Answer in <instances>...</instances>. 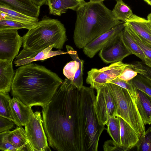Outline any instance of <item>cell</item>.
Returning <instances> with one entry per match:
<instances>
[{"label": "cell", "instance_id": "6da1fadb", "mask_svg": "<svg viewBox=\"0 0 151 151\" xmlns=\"http://www.w3.org/2000/svg\"><path fill=\"white\" fill-rule=\"evenodd\" d=\"M43 125L49 146L59 151H81L79 90L66 78L42 107Z\"/></svg>", "mask_w": 151, "mask_h": 151}, {"label": "cell", "instance_id": "7a4b0ae2", "mask_svg": "<svg viewBox=\"0 0 151 151\" xmlns=\"http://www.w3.org/2000/svg\"><path fill=\"white\" fill-rule=\"evenodd\" d=\"M63 81L45 67L31 63L16 70L12 93L28 106L42 107L50 102Z\"/></svg>", "mask_w": 151, "mask_h": 151}, {"label": "cell", "instance_id": "3957f363", "mask_svg": "<svg viewBox=\"0 0 151 151\" xmlns=\"http://www.w3.org/2000/svg\"><path fill=\"white\" fill-rule=\"evenodd\" d=\"M73 40L77 47L83 48L99 35L123 22L103 2L89 1L76 9Z\"/></svg>", "mask_w": 151, "mask_h": 151}, {"label": "cell", "instance_id": "277c9868", "mask_svg": "<svg viewBox=\"0 0 151 151\" xmlns=\"http://www.w3.org/2000/svg\"><path fill=\"white\" fill-rule=\"evenodd\" d=\"M93 88L83 86L79 90V124L81 151H97L105 126L99 123Z\"/></svg>", "mask_w": 151, "mask_h": 151}, {"label": "cell", "instance_id": "5b68a950", "mask_svg": "<svg viewBox=\"0 0 151 151\" xmlns=\"http://www.w3.org/2000/svg\"><path fill=\"white\" fill-rule=\"evenodd\" d=\"M67 40L64 24L58 19L45 17L24 35L22 46L23 48L37 51L54 45L61 50Z\"/></svg>", "mask_w": 151, "mask_h": 151}, {"label": "cell", "instance_id": "8992f818", "mask_svg": "<svg viewBox=\"0 0 151 151\" xmlns=\"http://www.w3.org/2000/svg\"><path fill=\"white\" fill-rule=\"evenodd\" d=\"M115 100L116 116L127 122L134 130L139 138L145 132V128L132 94L127 89L114 84H105Z\"/></svg>", "mask_w": 151, "mask_h": 151}, {"label": "cell", "instance_id": "52a82bcc", "mask_svg": "<svg viewBox=\"0 0 151 151\" xmlns=\"http://www.w3.org/2000/svg\"><path fill=\"white\" fill-rule=\"evenodd\" d=\"M27 137L33 151L51 150L43 125L41 113L33 112L24 126Z\"/></svg>", "mask_w": 151, "mask_h": 151}, {"label": "cell", "instance_id": "ba28073f", "mask_svg": "<svg viewBox=\"0 0 151 151\" xmlns=\"http://www.w3.org/2000/svg\"><path fill=\"white\" fill-rule=\"evenodd\" d=\"M96 90V112L99 123L100 125L105 126L110 117L116 116V104L113 96L106 84Z\"/></svg>", "mask_w": 151, "mask_h": 151}, {"label": "cell", "instance_id": "9c48e42d", "mask_svg": "<svg viewBox=\"0 0 151 151\" xmlns=\"http://www.w3.org/2000/svg\"><path fill=\"white\" fill-rule=\"evenodd\" d=\"M130 64L122 61L111 63L101 69L92 68L87 72L86 83L96 89L101 86L118 78L124 69Z\"/></svg>", "mask_w": 151, "mask_h": 151}, {"label": "cell", "instance_id": "30bf717a", "mask_svg": "<svg viewBox=\"0 0 151 151\" xmlns=\"http://www.w3.org/2000/svg\"><path fill=\"white\" fill-rule=\"evenodd\" d=\"M14 29H0V60L13 61L22 45V37Z\"/></svg>", "mask_w": 151, "mask_h": 151}, {"label": "cell", "instance_id": "8fae6325", "mask_svg": "<svg viewBox=\"0 0 151 151\" xmlns=\"http://www.w3.org/2000/svg\"><path fill=\"white\" fill-rule=\"evenodd\" d=\"M122 31L100 51L99 56L105 63H112L121 61L132 54L123 41Z\"/></svg>", "mask_w": 151, "mask_h": 151}, {"label": "cell", "instance_id": "7c38bea8", "mask_svg": "<svg viewBox=\"0 0 151 151\" xmlns=\"http://www.w3.org/2000/svg\"><path fill=\"white\" fill-rule=\"evenodd\" d=\"M68 54L73 60L68 63L63 69V73L66 78L78 90L83 86V68L84 61L79 57L77 52L70 46H66Z\"/></svg>", "mask_w": 151, "mask_h": 151}, {"label": "cell", "instance_id": "4fadbf2b", "mask_svg": "<svg viewBox=\"0 0 151 151\" xmlns=\"http://www.w3.org/2000/svg\"><path fill=\"white\" fill-rule=\"evenodd\" d=\"M54 45H50L42 50L33 51L23 48L16 57L14 64L16 67L26 65L33 62L44 60L49 58L59 55L68 53L67 52L58 50L52 51Z\"/></svg>", "mask_w": 151, "mask_h": 151}, {"label": "cell", "instance_id": "5bb4252c", "mask_svg": "<svg viewBox=\"0 0 151 151\" xmlns=\"http://www.w3.org/2000/svg\"><path fill=\"white\" fill-rule=\"evenodd\" d=\"M124 27L125 23L123 22L95 38L83 48L84 54L90 58H93L120 32Z\"/></svg>", "mask_w": 151, "mask_h": 151}, {"label": "cell", "instance_id": "9a60e30c", "mask_svg": "<svg viewBox=\"0 0 151 151\" xmlns=\"http://www.w3.org/2000/svg\"><path fill=\"white\" fill-rule=\"evenodd\" d=\"M0 5L32 17L38 18L40 13V6L31 0H0Z\"/></svg>", "mask_w": 151, "mask_h": 151}, {"label": "cell", "instance_id": "2e32d148", "mask_svg": "<svg viewBox=\"0 0 151 151\" xmlns=\"http://www.w3.org/2000/svg\"><path fill=\"white\" fill-rule=\"evenodd\" d=\"M13 121L17 126H24L33 112L32 107L23 103L18 98L13 97L10 101Z\"/></svg>", "mask_w": 151, "mask_h": 151}, {"label": "cell", "instance_id": "e0dca14e", "mask_svg": "<svg viewBox=\"0 0 151 151\" xmlns=\"http://www.w3.org/2000/svg\"><path fill=\"white\" fill-rule=\"evenodd\" d=\"M121 150H129L136 146L139 138L134 130L125 120L119 117Z\"/></svg>", "mask_w": 151, "mask_h": 151}, {"label": "cell", "instance_id": "ac0fdd59", "mask_svg": "<svg viewBox=\"0 0 151 151\" xmlns=\"http://www.w3.org/2000/svg\"><path fill=\"white\" fill-rule=\"evenodd\" d=\"M138 111L145 124H151V97L138 89L135 88L132 95Z\"/></svg>", "mask_w": 151, "mask_h": 151}, {"label": "cell", "instance_id": "d6986e66", "mask_svg": "<svg viewBox=\"0 0 151 151\" xmlns=\"http://www.w3.org/2000/svg\"><path fill=\"white\" fill-rule=\"evenodd\" d=\"M13 61L0 60V92L8 93L11 90L15 73Z\"/></svg>", "mask_w": 151, "mask_h": 151}, {"label": "cell", "instance_id": "ffe728a7", "mask_svg": "<svg viewBox=\"0 0 151 151\" xmlns=\"http://www.w3.org/2000/svg\"><path fill=\"white\" fill-rule=\"evenodd\" d=\"M138 35L151 45V28L149 21L137 15L125 23Z\"/></svg>", "mask_w": 151, "mask_h": 151}, {"label": "cell", "instance_id": "44dd1931", "mask_svg": "<svg viewBox=\"0 0 151 151\" xmlns=\"http://www.w3.org/2000/svg\"><path fill=\"white\" fill-rule=\"evenodd\" d=\"M83 3L77 0H48L47 5L51 14L60 16L68 9L76 11Z\"/></svg>", "mask_w": 151, "mask_h": 151}, {"label": "cell", "instance_id": "7402d4cb", "mask_svg": "<svg viewBox=\"0 0 151 151\" xmlns=\"http://www.w3.org/2000/svg\"><path fill=\"white\" fill-rule=\"evenodd\" d=\"M9 139L11 143L18 149L19 151H33L25 129L22 126H17L13 130L10 131Z\"/></svg>", "mask_w": 151, "mask_h": 151}, {"label": "cell", "instance_id": "603a6c76", "mask_svg": "<svg viewBox=\"0 0 151 151\" xmlns=\"http://www.w3.org/2000/svg\"><path fill=\"white\" fill-rule=\"evenodd\" d=\"M122 36L124 44L132 54L134 55L144 62L145 55L143 52L125 26L122 31Z\"/></svg>", "mask_w": 151, "mask_h": 151}, {"label": "cell", "instance_id": "cb8c5ba5", "mask_svg": "<svg viewBox=\"0 0 151 151\" xmlns=\"http://www.w3.org/2000/svg\"><path fill=\"white\" fill-rule=\"evenodd\" d=\"M112 10L115 17L125 23L134 19L136 16L132 10L123 0H117Z\"/></svg>", "mask_w": 151, "mask_h": 151}, {"label": "cell", "instance_id": "d4e9b609", "mask_svg": "<svg viewBox=\"0 0 151 151\" xmlns=\"http://www.w3.org/2000/svg\"><path fill=\"white\" fill-rule=\"evenodd\" d=\"M125 26L136 41L145 55L144 63L151 68V45L136 34L126 23Z\"/></svg>", "mask_w": 151, "mask_h": 151}, {"label": "cell", "instance_id": "484cf974", "mask_svg": "<svg viewBox=\"0 0 151 151\" xmlns=\"http://www.w3.org/2000/svg\"><path fill=\"white\" fill-rule=\"evenodd\" d=\"M0 11L6 14L5 19L15 20L34 24L39 22L37 17L25 15L4 6L0 5Z\"/></svg>", "mask_w": 151, "mask_h": 151}, {"label": "cell", "instance_id": "4316f807", "mask_svg": "<svg viewBox=\"0 0 151 151\" xmlns=\"http://www.w3.org/2000/svg\"><path fill=\"white\" fill-rule=\"evenodd\" d=\"M106 125L107 132L112 140L119 146L120 141L119 117H110Z\"/></svg>", "mask_w": 151, "mask_h": 151}, {"label": "cell", "instance_id": "83f0119b", "mask_svg": "<svg viewBox=\"0 0 151 151\" xmlns=\"http://www.w3.org/2000/svg\"><path fill=\"white\" fill-rule=\"evenodd\" d=\"M129 81L135 88L142 91L151 97V81L148 78L138 74Z\"/></svg>", "mask_w": 151, "mask_h": 151}, {"label": "cell", "instance_id": "f1b7e54d", "mask_svg": "<svg viewBox=\"0 0 151 151\" xmlns=\"http://www.w3.org/2000/svg\"><path fill=\"white\" fill-rule=\"evenodd\" d=\"M35 24L15 20L5 19L0 20V29H14L18 30L26 29L29 30L33 27Z\"/></svg>", "mask_w": 151, "mask_h": 151}, {"label": "cell", "instance_id": "f546056e", "mask_svg": "<svg viewBox=\"0 0 151 151\" xmlns=\"http://www.w3.org/2000/svg\"><path fill=\"white\" fill-rule=\"evenodd\" d=\"M11 99L8 93L0 92V116L13 121L10 105Z\"/></svg>", "mask_w": 151, "mask_h": 151}, {"label": "cell", "instance_id": "4dcf8cb0", "mask_svg": "<svg viewBox=\"0 0 151 151\" xmlns=\"http://www.w3.org/2000/svg\"><path fill=\"white\" fill-rule=\"evenodd\" d=\"M136 146L138 151H151V126L139 138Z\"/></svg>", "mask_w": 151, "mask_h": 151}, {"label": "cell", "instance_id": "1f68e13d", "mask_svg": "<svg viewBox=\"0 0 151 151\" xmlns=\"http://www.w3.org/2000/svg\"><path fill=\"white\" fill-rule=\"evenodd\" d=\"M9 130L0 133V150L2 151H19L9 139Z\"/></svg>", "mask_w": 151, "mask_h": 151}, {"label": "cell", "instance_id": "d6a6232c", "mask_svg": "<svg viewBox=\"0 0 151 151\" xmlns=\"http://www.w3.org/2000/svg\"><path fill=\"white\" fill-rule=\"evenodd\" d=\"M132 64L133 68L138 74L144 76L151 81V68L143 62L137 61Z\"/></svg>", "mask_w": 151, "mask_h": 151}, {"label": "cell", "instance_id": "836d02e7", "mask_svg": "<svg viewBox=\"0 0 151 151\" xmlns=\"http://www.w3.org/2000/svg\"><path fill=\"white\" fill-rule=\"evenodd\" d=\"M133 66L132 63L130 64L124 69L118 78L127 82L132 79L138 74L133 68Z\"/></svg>", "mask_w": 151, "mask_h": 151}, {"label": "cell", "instance_id": "e575fe53", "mask_svg": "<svg viewBox=\"0 0 151 151\" xmlns=\"http://www.w3.org/2000/svg\"><path fill=\"white\" fill-rule=\"evenodd\" d=\"M109 83L114 84L127 89L132 95L134 94L135 88L129 81L127 82L117 78Z\"/></svg>", "mask_w": 151, "mask_h": 151}, {"label": "cell", "instance_id": "d590c367", "mask_svg": "<svg viewBox=\"0 0 151 151\" xmlns=\"http://www.w3.org/2000/svg\"><path fill=\"white\" fill-rule=\"evenodd\" d=\"M15 124L13 121L0 116V133L9 130Z\"/></svg>", "mask_w": 151, "mask_h": 151}, {"label": "cell", "instance_id": "8d00e7d4", "mask_svg": "<svg viewBox=\"0 0 151 151\" xmlns=\"http://www.w3.org/2000/svg\"><path fill=\"white\" fill-rule=\"evenodd\" d=\"M104 151H111L121 150L119 146L113 140H108L103 145Z\"/></svg>", "mask_w": 151, "mask_h": 151}, {"label": "cell", "instance_id": "74e56055", "mask_svg": "<svg viewBox=\"0 0 151 151\" xmlns=\"http://www.w3.org/2000/svg\"><path fill=\"white\" fill-rule=\"evenodd\" d=\"M37 6H41L47 4L48 0H31Z\"/></svg>", "mask_w": 151, "mask_h": 151}, {"label": "cell", "instance_id": "f35d334b", "mask_svg": "<svg viewBox=\"0 0 151 151\" xmlns=\"http://www.w3.org/2000/svg\"><path fill=\"white\" fill-rule=\"evenodd\" d=\"M6 16L7 14L6 13L0 11V20L5 19Z\"/></svg>", "mask_w": 151, "mask_h": 151}, {"label": "cell", "instance_id": "ab89813d", "mask_svg": "<svg viewBox=\"0 0 151 151\" xmlns=\"http://www.w3.org/2000/svg\"><path fill=\"white\" fill-rule=\"evenodd\" d=\"M147 19L149 21L151 28V13L149 14L147 16Z\"/></svg>", "mask_w": 151, "mask_h": 151}, {"label": "cell", "instance_id": "60d3db41", "mask_svg": "<svg viewBox=\"0 0 151 151\" xmlns=\"http://www.w3.org/2000/svg\"><path fill=\"white\" fill-rule=\"evenodd\" d=\"M148 4L151 6V0H144Z\"/></svg>", "mask_w": 151, "mask_h": 151}, {"label": "cell", "instance_id": "b9f144b4", "mask_svg": "<svg viewBox=\"0 0 151 151\" xmlns=\"http://www.w3.org/2000/svg\"><path fill=\"white\" fill-rule=\"evenodd\" d=\"M90 1H101V2H103L104 1L106 0H90ZM116 1L117 0H115Z\"/></svg>", "mask_w": 151, "mask_h": 151}, {"label": "cell", "instance_id": "7bdbcfd3", "mask_svg": "<svg viewBox=\"0 0 151 151\" xmlns=\"http://www.w3.org/2000/svg\"><path fill=\"white\" fill-rule=\"evenodd\" d=\"M77 0L81 1L82 2H85V1H84V0Z\"/></svg>", "mask_w": 151, "mask_h": 151}]
</instances>
